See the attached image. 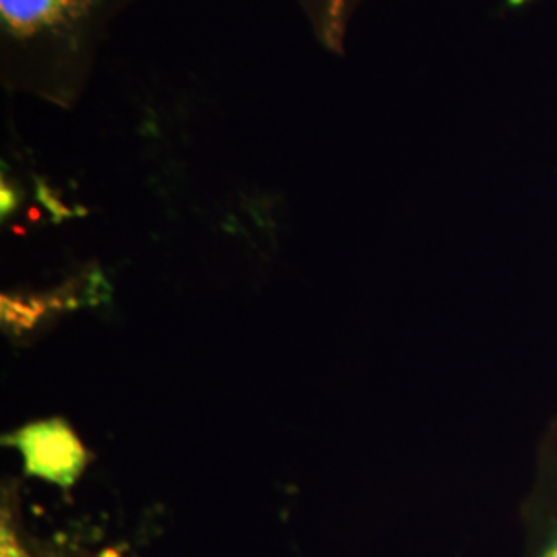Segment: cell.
I'll list each match as a JSON object with an SVG mask.
<instances>
[{
  "label": "cell",
  "instance_id": "obj_1",
  "mask_svg": "<svg viewBox=\"0 0 557 557\" xmlns=\"http://www.w3.org/2000/svg\"><path fill=\"white\" fill-rule=\"evenodd\" d=\"M133 0H0V75L11 94L69 110L108 29Z\"/></svg>",
  "mask_w": 557,
  "mask_h": 557
},
{
  "label": "cell",
  "instance_id": "obj_5",
  "mask_svg": "<svg viewBox=\"0 0 557 557\" xmlns=\"http://www.w3.org/2000/svg\"><path fill=\"white\" fill-rule=\"evenodd\" d=\"M2 557H25L21 554L20 545L7 531L2 533Z\"/></svg>",
  "mask_w": 557,
  "mask_h": 557
},
{
  "label": "cell",
  "instance_id": "obj_3",
  "mask_svg": "<svg viewBox=\"0 0 557 557\" xmlns=\"http://www.w3.org/2000/svg\"><path fill=\"white\" fill-rule=\"evenodd\" d=\"M531 517L535 543L529 557H557V418L539 442Z\"/></svg>",
  "mask_w": 557,
  "mask_h": 557
},
{
  "label": "cell",
  "instance_id": "obj_6",
  "mask_svg": "<svg viewBox=\"0 0 557 557\" xmlns=\"http://www.w3.org/2000/svg\"><path fill=\"white\" fill-rule=\"evenodd\" d=\"M100 557H120L114 549H108V552H103Z\"/></svg>",
  "mask_w": 557,
  "mask_h": 557
},
{
  "label": "cell",
  "instance_id": "obj_2",
  "mask_svg": "<svg viewBox=\"0 0 557 557\" xmlns=\"http://www.w3.org/2000/svg\"><path fill=\"white\" fill-rule=\"evenodd\" d=\"M2 444L15 446L25 458V473L71 487L87 462V453L75 432L60 419L29 423Z\"/></svg>",
  "mask_w": 557,
  "mask_h": 557
},
{
  "label": "cell",
  "instance_id": "obj_4",
  "mask_svg": "<svg viewBox=\"0 0 557 557\" xmlns=\"http://www.w3.org/2000/svg\"><path fill=\"white\" fill-rule=\"evenodd\" d=\"M366 0H299L304 17L320 46L331 54H345L351 25Z\"/></svg>",
  "mask_w": 557,
  "mask_h": 557
}]
</instances>
